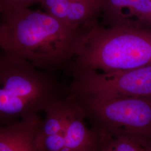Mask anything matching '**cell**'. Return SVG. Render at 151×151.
<instances>
[{
  "mask_svg": "<svg viewBox=\"0 0 151 151\" xmlns=\"http://www.w3.org/2000/svg\"><path fill=\"white\" fill-rule=\"evenodd\" d=\"M2 17L1 50L53 73L67 70L91 27L68 25L45 11L29 8Z\"/></svg>",
  "mask_w": 151,
  "mask_h": 151,
  "instance_id": "cell-1",
  "label": "cell"
},
{
  "mask_svg": "<svg viewBox=\"0 0 151 151\" xmlns=\"http://www.w3.org/2000/svg\"><path fill=\"white\" fill-rule=\"evenodd\" d=\"M69 93L54 73L0 52V126L38 115Z\"/></svg>",
  "mask_w": 151,
  "mask_h": 151,
  "instance_id": "cell-2",
  "label": "cell"
},
{
  "mask_svg": "<svg viewBox=\"0 0 151 151\" xmlns=\"http://www.w3.org/2000/svg\"><path fill=\"white\" fill-rule=\"evenodd\" d=\"M151 64V30L106 27L98 22L88 28L67 71L108 73Z\"/></svg>",
  "mask_w": 151,
  "mask_h": 151,
  "instance_id": "cell-3",
  "label": "cell"
},
{
  "mask_svg": "<svg viewBox=\"0 0 151 151\" xmlns=\"http://www.w3.org/2000/svg\"><path fill=\"white\" fill-rule=\"evenodd\" d=\"M72 95L99 137H125L151 151V96L104 99Z\"/></svg>",
  "mask_w": 151,
  "mask_h": 151,
  "instance_id": "cell-4",
  "label": "cell"
},
{
  "mask_svg": "<svg viewBox=\"0 0 151 151\" xmlns=\"http://www.w3.org/2000/svg\"><path fill=\"white\" fill-rule=\"evenodd\" d=\"M36 135L39 151H97L99 135L87 126L75 97L69 93L44 111Z\"/></svg>",
  "mask_w": 151,
  "mask_h": 151,
  "instance_id": "cell-5",
  "label": "cell"
},
{
  "mask_svg": "<svg viewBox=\"0 0 151 151\" xmlns=\"http://www.w3.org/2000/svg\"><path fill=\"white\" fill-rule=\"evenodd\" d=\"M68 86L70 94L99 99L151 96V64L112 73L75 70Z\"/></svg>",
  "mask_w": 151,
  "mask_h": 151,
  "instance_id": "cell-6",
  "label": "cell"
},
{
  "mask_svg": "<svg viewBox=\"0 0 151 151\" xmlns=\"http://www.w3.org/2000/svg\"><path fill=\"white\" fill-rule=\"evenodd\" d=\"M102 25L151 30V0H101Z\"/></svg>",
  "mask_w": 151,
  "mask_h": 151,
  "instance_id": "cell-7",
  "label": "cell"
},
{
  "mask_svg": "<svg viewBox=\"0 0 151 151\" xmlns=\"http://www.w3.org/2000/svg\"><path fill=\"white\" fill-rule=\"evenodd\" d=\"M45 12L65 24L90 27L100 16L101 0H40Z\"/></svg>",
  "mask_w": 151,
  "mask_h": 151,
  "instance_id": "cell-8",
  "label": "cell"
},
{
  "mask_svg": "<svg viewBox=\"0 0 151 151\" xmlns=\"http://www.w3.org/2000/svg\"><path fill=\"white\" fill-rule=\"evenodd\" d=\"M41 120L37 115L0 126V151H39L35 139Z\"/></svg>",
  "mask_w": 151,
  "mask_h": 151,
  "instance_id": "cell-9",
  "label": "cell"
},
{
  "mask_svg": "<svg viewBox=\"0 0 151 151\" xmlns=\"http://www.w3.org/2000/svg\"><path fill=\"white\" fill-rule=\"evenodd\" d=\"M99 137L100 140L108 143L114 151H146L137 143L125 137Z\"/></svg>",
  "mask_w": 151,
  "mask_h": 151,
  "instance_id": "cell-10",
  "label": "cell"
},
{
  "mask_svg": "<svg viewBox=\"0 0 151 151\" xmlns=\"http://www.w3.org/2000/svg\"><path fill=\"white\" fill-rule=\"evenodd\" d=\"M40 0H0V15H6L14 10L29 8L40 2Z\"/></svg>",
  "mask_w": 151,
  "mask_h": 151,
  "instance_id": "cell-11",
  "label": "cell"
},
{
  "mask_svg": "<svg viewBox=\"0 0 151 151\" xmlns=\"http://www.w3.org/2000/svg\"><path fill=\"white\" fill-rule=\"evenodd\" d=\"M97 151H114L113 149L108 145V143H105L100 140V144L99 148H98Z\"/></svg>",
  "mask_w": 151,
  "mask_h": 151,
  "instance_id": "cell-12",
  "label": "cell"
},
{
  "mask_svg": "<svg viewBox=\"0 0 151 151\" xmlns=\"http://www.w3.org/2000/svg\"><path fill=\"white\" fill-rule=\"evenodd\" d=\"M3 37H4V26H3L2 22H0V49L2 43Z\"/></svg>",
  "mask_w": 151,
  "mask_h": 151,
  "instance_id": "cell-13",
  "label": "cell"
}]
</instances>
